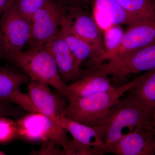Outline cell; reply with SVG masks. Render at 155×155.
Masks as SVG:
<instances>
[{
  "instance_id": "21",
  "label": "cell",
  "mask_w": 155,
  "mask_h": 155,
  "mask_svg": "<svg viewBox=\"0 0 155 155\" xmlns=\"http://www.w3.org/2000/svg\"><path fill=\"white\" fill-rule=\"evenodd\" d=\"M47 0H15V3L20 13L31 23V18Z\"/></svg>"
},
{
  "instance_id": "19",
  "label": "cell",
  "mask_w": 155,
  "mask_h": 155,
  "mask_svg": "<svg viewBox=\"0 0 155 155\" xmlns=\"http://www.w3.org/2000/svg\"><path fill=\"white\" fill-rule=\"evenodd\" d=\"M122 8L145 21H155V5L152 0H115Z\"/></svg>"
},
{
  "instance_id": "11",
  "label": "cell",
  "mask_w": 155,
  "mask_h": 155,
  "mask_svg": "<svg viewBox=\"0 0 155 155\" xmlns=\"http://www.w3.org/2000/svg\"><path fill=\"white\" fill-rule=\"evenodd\" d=\"M29 78L26 74L0 66V101L14 103L29 113H36L28 94L20 90V87L28 82Z\"/></svg>"
},
{
  "instance_id": "26",
  "label": "cell",
  "mask_w": 155,
  "mask_h": 155,
  "mask_svg": "<svg viewBox=\"0 0 155 155\" xmlns=\"http://www.w3.org/2000/svg\"><path fill=\"white\" fill-rule=\"evenodd\" d=\"M5 155V153L4 152H3V151H0V155Z\"/></svg>"
},
{
  "instance_id": "1",
  "label": "cell",
  "mask_w": 155,
  "mask_h": 155,
  "mask_svg": "<svg viewBox=\"0 0 155 155\" xmlns=\"http://www.w3.org/2000/svg\"><path fill=\"white\" fill-rule=\"evenodd\" d=\"M138 77L110 90L69 100V104L65 107L64 116L67 119L88 126H100L108 111L117 100L125 95L137 81Z\"/></svg>"
},
{
  "instance_id": "25",
  "label": "cell",
  "mask_w": 155,
  "mask_h": 155,
  "mask_svg": "<svg viewBox=\"0 0 155 155\" xmlns=\"http://www.w3.org/2000/svg\"><path fill=\"white\" fill-rule=\"evenodd\" d=\"M62 2L70 5L72 6H75L82 2H86L88 0H60Z\"/></svg>"
},
{
  "instance_id": "17",
  "label": "cell",
  "mask_w": 155,
  "mask_h": 155,
  "mask_svg": "<svg viewBox=\"0 0 155 155\" xmlns=\"http://www.w3.org/2000/svg\"><path fill=\"white\" fill-rule=\"evenodd\" d=\"M126 93L133 105L146 114L155 116V69L139 76Z\"/></svg>"
},
{
  "instance_id": "23",
  "label": "cell",
  "mask_w": 155,
  "mask_h": 155,
  "mask_svg": "<svg viewBox=\"0 0 155 155\" xmlns=\"http://www.w3.org/2000/svg\"><path fill=\"white\" fill-rule=\"evenodd\" d=\"M19 113V111L8 105V103L0 102V117H14L18 115Z\"/></svg>"
},
{
  "instance_id": "22",
  "label": "cell",
  "mask_w": 155,
  "mask_h": 155,
  "mask_svg": "<svg viewBox=\"0 0 155 155\" xmlns=\"http://www.w3.org/2000/svg\"><path fill=\"white\" fill-rule=\"evenodd\" d=\"M17 135L14 121L7 117H0V143L8 142Z\"/></svg>"
},
{
  "instance_id": "3",
  "label": "cell",
  "mask_w": 155,
  "mask_h": 155,
  "mask_svg": "<svg viewBox=\"0 0 155 155\" xmlns=\"http://www.w3.org/2000/svg\"><path fill=\"white\" fill-rule=\"evenodd\" d=\"M5 60L22 70L31 80L46 84L66 95L67 84L60 75L52 55L45 46L13 54Z\"/></svg>"
},
{
  "instance_id": "2",
  "label": "cell",
  "mask_w": 155,
  "mask_h": 155,
  "mask_svg": "<svg viewBox=\"0 0 155 155\" xmlns=\"http://www.w3.org/2000/svg\"><path fill=\"white\" fill-rule=\"evenodd\" d=\"M99 126L106 154L107 150L124 134L125 128L130 132L139 127L155 126V116L142 111L131 103L128 97L123 96L108 111Z\"/></svg>"
},
{
  "instance_id": "18",
  "label": "cell",
  "mask_w": 155,
  "mask_h": 155,
  "mask_svg": "<svg viewBox=\"0 0 155 155\" xmlns=\"http://www.w3.org/2000/svg\"><path fill=\"white\" fill-rule=\"evenodd\" d=\"M93 9L99 12L112 25H130L145 21L127 12L115 0H93Z\"/></svg>"
},
{
  "instance_id": "8",
  "label": "cell",
  "mask_w": 155,
  "mask_h": 155,
  "mask_svg": "<svg viewBox=\"0 0 155 155\" xmlns=\"http://www.w3.org/2000/svg\"><path fill=\"white\" fill-rule=\"evenodd\" d=\"M64 129L71 134L70 155H102L106 147L100 126L92 127L66 118Z\"/></svg>"
},
{
  "instance_id": "24",
  "label": "cell",
  "mask_w": 155,
  "mask_h": 155,
  "mask_svg": "<svg viewBox=\"0 0 155 155\" xmlns=\"http://www.w3.org/2000/svg\"><path fill=\"white\" fill-rule=\"evenodd\" d=\"M15 0H0V18L3 13Z\"/></svg>"
},
{
  "instance_id": "14",
  "label": "cell",
  "mask_w": 155,
  "mask_h": 155,
  "mask_svg": "<svg viewBox=\"0 0 155 155\" xmlns=\"http://www.w3.org/2000/svg\"><path fill=\"white\" fill-rule=\"evenodd\" d=\"M52 55L65 83L75 81L84 73L67 43L58 34L44 45Z\"/></svg>"
},
{
  "instance_id": "6",
  "label": "cell",
  "mask_w": 155,
  "mask_h": 155,
  "mask_svg": "<svg viewBox=\"0 0 155 155\" xmlns=\"http://www.w3.org/2000/svg\"><path fill=\"white\" fill-rule=\"evenodd\" d=\"M112 81L123 82L130 74L155 69V42L97 66Z\"/></svg>"
},
{
  "instance_id": "4",
  "label": "cell",
  "mask_w": 155,
  "mask_h": 155,
  "mask_svg": "<svg viewBox=\"0 0 155 155\" xmlns=\"http://www.w3.org/2000/svg\"><path fill=\"white\" fill-rule=\"evenodd\" d=\"M17 135L30 140L52 142L70 155L71 140L67 131L52 119L39 113H29L14 122Z\"/></svg>"
},
{
  "instance_id": "13",
  "label": "cell",
  "mask_w": 155,
  "mask_h": 155,
  "mask_svg": "<svg viewBox=\"0 0 155 155\" xmlns=\"http://www.w3.org/2000/svg\"><path fill=\"white\" fill-rule=\"evenodd\" d=\"M116 87L111 78L97 67H93L74 82L67 84L65 97L68 100L80 98L107 91Z\"/></svg>"
},
{
  "instance_id": "20",
  "label": "cell",
  "mask_w": 155,
  "mask_h": 155,
  "mask_svg": "<svg viewBox=\"0 0 155 155\" xmlns=\"http://www.w3.org/2000/svg\"><path fill=\"white\" fill-rule=\"evenodd\" d=\"M103 40L105 53L102 61L110 60L122 43L124 31L120 25H113L103 32Z\"/></svg>"
},
{
  "instance_id": "15",
  "label": "cell",
  "mask_w": 155,
  "mask_h": 155,
  "mask_svg": "<svg viewBox=\"0 0 155 155\" xmlns=\"http://www.w3.org/2000/svg\"><path fill=\"white\" fill-rule=\"evenodd\" d=\"M155 40V21H140L128 25L120 47L110 60L148 45Z\"/></svg>"
},
{
  "instance_id": "12",
  "label": "cell",
  "mask_w": 155,
  "mask_h": 155,
  "mask_svg": "<svg viewBox=\"0 0 155 155\" xmlns=\"http://www.w3.org/2000/svg\"><path fill=\"white\" fill-rule=\"evenodd\" d=\"M72 29L90 45L96 52L99 65L102 64L105 53L102 31L93 17L77 6H71L65 14Z\"/></svg>"
},
{
  "instance_id": "5",
  "label": "cell",
  "mask_w": 155,
  "mask_h": 155,
  "mask_svg": "<svg viewBox=\"0 0 155 155\" xmlns=\"http://www.w3.org/2000/svg\"><path fill=\"white\" fill-rule=\"evenodd\" d=\"M30 23L20 13L15 2L0 18V58L22 51L30 36Z\"/></svg>"
},
{
  "instance_id": "16",
  "label": "cell",
  "mask_w": 155,
  "mask_h": 155,
  "mask_svg": "<svg viewBox=\"0 0 155 155\" xmlns=\"http://www.w3.org/2000/svg\"><path fill=\"white\" fill-rule=\"evenodd\" d=\"M60 26L61 29L58 34L73 53L78 66L81 67L87 61L91 68L99 66L98 58L95 51L72 29L65 14L61 19Z\"/></svg>"
},
{
  "instance_id": "7",
  "label": "cell",
  "mask_w": 155,
  "mask_h": 155,
  "mask_svg": "<svg viewBox=\"0 0 155 155\" xmlns=\"http://www.w3.org/2000/svg\"><path fill=\"white\" fill-rule=\"evenodd\" d=\"M64 8L60 3L47 0L33 14L31 21L29 49L44 45L57 35L58 27L64 16Z\"/></svg>"
},
{
  "instance_id": "10",
  "label": "cell",
  "mask_w": 155,
  "mask_h": 155,
  "mask_svg": "<svg viewBox=\"0 0 155 155\" xmlns=\"http://www.w3.org/2000/svg\"><path fill=\"white\" fill-rule=\"evenodd\" d=\"M28 91L37 112L48 116L63 127L66 119L64 110L67 105L53 92L49 85L31 80L28 84Z\"/></svg>"
},
{
  "instance_id": "9",
  "label": "cell",
  "mask_w": 155,
  "mask_h": 155,
  "mask_svg": "<svg viewBox=\"0 0 155 155\" xmlns=\"http://www.w3.org/2000/svg\"><path fill=\"white\" fill-rule=\"evenodd\" d=\"M116 155H154L155 126L135 128L122 135L107 150Z\"/></svg>"
}]
</instances>
